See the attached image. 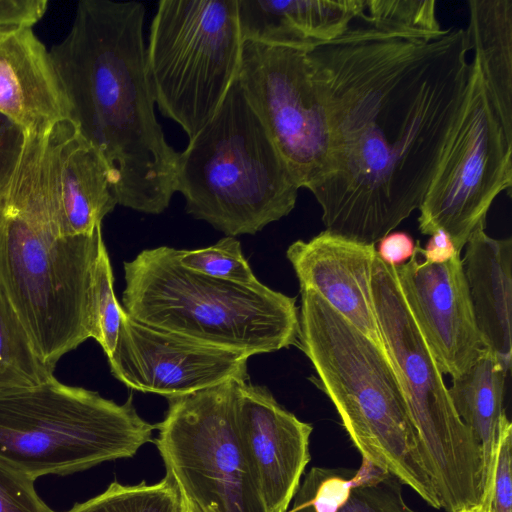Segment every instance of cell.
<instances>
[{
    "instance_id": "obj_20",
    "label": "cell",
    "mask_w": 512,
    "mask_h": 512,
    "mask_svg": "<svg viewBox=\"0 0 512 512\" xmlns=\"http://www.w3.org/2000/svg\"><path fill=\"white\" fill-rule=\"evenodd\" d=\"M479 227L462 260L474 319L487 348L509 368L512 358V239H496Z\"/></svg>"
},
{
    "instance_id": "obj_35",
    "label": "cell",
    "mask_w": 512,
    "mask_h": 512,
    "mask_svg": "<svg viewBox=\"0 0 512 512\" xmlns=\"http://www.w3.org/2000/svg\"><path fill=\"white\" fill-rule=\"evenodd\" d=\"M181 494V493H180ZM182 512H202L200 508L189 498L181 494Z\"/></svg>"
},
{
    "instance_id": "obj_14",
    "label": "cell",
    "mask_w": 512,
    "mask_h": 512,
    "mask_svg": "<svg viewBox=\"0 0 512 512\" xmlns=\"http://www.w3.org/2000/svg\"><path fill=\"white\" fill-rule=\"evenodd\" d=\"M239 445L267 512H286L311 460L313 426L281 406L268 389L237 384Z\"/></svg>"
},
{
    "instance_id": "obj_16",
    "label": "cell",
    "mask_w": 512,
    "mask_h": 512,
    "mask_svg": "<svg viewBox=\"0 0 512 512\" xmlns=\"http://www.w3.org/2000/svg\"><path fill=\"white\" fill-rule=\"evenodd\" d=\"M300 288L317 293L338 314L385 350L372 294L375 245L326 230L286 251Z\"/></svg>"
},
{
    "instance_id": "obj_3",
    "label": "cell",
    "mask_w": 512,
    "mask_h": 512,
    "mask_svg": "<svg viewBox=\"0 0 512 512\" xmlns=\"http://www.w3.org/2000/svg\"><path fill=\"white\" fill-rule=\"evenodd\" d=\"M0 203V282L40 358L55 368L64 354L90 338L101 225L89 235H62L49 134H26Z\"/></svg>"
},
{
    "instance_id": "obj_36",
    "label": "cell",
    "mask_w": 512,
    "mask_h": 512,
    "mask_svg": "<svg viewBox=\"0 0 512 512\" xmlns=\"http://www.w3.org/2000/svg\"><path fill=\"white\" fill-rule=\"evenodd\" d=\"M459 512H486V511L478 505V506H475V507H472L469 509L461 510Z\"/></svg>"
},
{
    "instance_id": "obj_5",
    "label": "cell",
    "mask_w": 512,
    "mask_h": 512,
    "mask_svg": "<svg viewBox=\"0 0 512 512\" xmlns=\"http://www.w3.org/2000/svg\"><path fill=\"white\" fill-rule=\"evenodd\" d=\"M161 246L124 263V311L132 318L249 357L298 345L296 298L260 281L245 285L183 267Z\"/></svg>"
},
{
    "instance_id": "obj_33",
    "label": "cell",
    "mask_w": 512,
    "mask_h": 512,
    "mask_svg": "<svg viewBox=\"0 0 512 512\" xmlns=\"http://www.w3.org/2000/svg\"><path fill=\"white\" fill-rule=\"evenodd\" d=\"M418 241L405 231H391L376 244L377 256L387 265L399 267L415 254Z\"/></svg>"
},
{
    "instance_id": "obj_37",
    "label": "cell",
    "mask_w": 512,
    "mask_h": 512,
    "mask_svg": "<svg viewBox=\"0 0 512 512\" xmlns=\"http://www.w3.org/2000/svg\"><path fill=\"white\" fill-rule=\"evenodd\" d=\"M2 223H3V212H2V207H1V203H0V228L2 226Z\"/></svg>"
},
{
    "instance_id": "obj_25",
    "label": "cell",
    "mask_w": 512,
    "mask_h": 512,
    "mask_svg": "<svg viewBox=\"0 0 512 512\" xmlns=\"http://www.w3.org/2000/svg\"><path fill=\"white\" fill-rule=\"evenodd\" d=\"M66 512H182L181 494L169 476L158 483L137 485L112 482L101 494L75 504Z\"/></svg>"
},
{
    "instance_id": "obj_10",
    "label": "cell",
    "mask_w": 512,
    "mask_h": 512,
    "mask_svg": "<svg viewBox=\"0 0 512 512\" xmlns=\"http://www.w3.org/2000/svg\"><path fill=\"white\" fill-rule=\"evenodd\" d=\"M512 187V123L507 121L477 64L436 173L419 207L418 227L446 231L461 254L488 211Z\"/></svg>"
},
{
    "instance_id": "obj_17",
    "label": "cell",
    "mask_w": 512,
    "mask_h": 512,
    "mask_svg": "<svg viewBox=\"0 0 512 512\" xmlns=\"http://www.w3.org/2000/svg\"><path fill=\"white\" fill-rule=\"evenodd\" d=\"M0 112L28 134L44 135L71 121L50 51L32 28L0 32Z\"/></svg>"
},
{
    "instance_id": "obj_4",
    "label": "cell",
    "mask_w": 512,
    "mask_h": 512,
    "mask_svg": "<svg viewBox=\"0 0 512 512\" xmlns=\"http://www.w3.org/2000/svg\"><path fill=\"white\" fill-rule=\"evenodd\" d=\"M298 345L313 382L334 405L365 461L390 473L429 506L441 504L392 361L317 293L300 288Z\"/></svg>"
},
{
    "instance_id": "obj_7",
    "label": "cell",
    "mask_w": 512,
    "mask_h": 512,
    "mask_svg": "<svg viewBox=\"0 0 512 512\" xmlns=\"http://www.w3.org/2000/svg\"><path fill=\"white\" fill-rule=\"evenodd\" d=\"M155 429L124 404L59 382L0 393V462L36 480L130 458Z\"/></svg>"
},
{
    "instance_id": "obj_24",
    "label": "cell",
    "mask_w": 512,
    "mask_h": 512,
    "mask_svg": "<svg viewBox=\"0 0 512 512\" xmlns=\"http://www.w3.org/2000/svg\"><path fill=\"white\" fill-rule=\"evenodd\" d=\"M0 282V393L25 390L54 377Z\"/></svg>"
},
{
    "instance_id": "obj_12",
    "label": "cell",
    "mask_w": 512,
    "mask_h": 512,
    "mask_svg": "<svg viewBox=\"0 0 512 512\" xmlns=\"http://www.w3.org/2000/svg\"><path fill=\"white\" fill-rule=\"evenodd\" d=\"M238 81L299 188L327 172L330 127L308 50L243 40Z\"/></svg>"
},
{
    "instance_id": "obj_22",
    "label": "cell",
    "mask_w": 512,
    "mask_h": 512,
    "mask_svg": "<svg viewBox=\"0 0 512 512\" xmlns=\"http://www.w3.org/2000/svg\"><path fill=\"white\" fill-rule=\"evenodd\" d=\"M509 370L487 349L466 371L451 378L448 388L458 416L482 448L484 489L491 472L500 419L506 413L503 403Z\"/></svg>"
},
{
    "instance_id": "obj_34",
    "label": "cell",
    "mask_w": 512,
    "mask_h": 512,
    "mask_svg": "<svg viewBox=\"0 0 512 512\" xmlns=\"http://www.w3.org/2000/svg\"><path fill=\"white\" fill-rule=\"evenodd\" d=\"M423 261L431 264H441L449 261L458 253L450 235L443 229L434 231L424 248L418 247Z\"/></svg>"
},
{
    "instance_id": "obj_32",
    "label": "cell",
    "mask_w": 512,
    "mask_h": 512,
    "mask_svg": "<svg viewBox=\"0 0 512 512\" xmlns=\"http://www.w3.org/2000/svg\"><path fill=\"white\" fill-rule=\"evenodd\" d=\"M47 5L45 0H0V32L32 28Z\"/></svg>"
},
{
    "instance_id": "obj_27",
    "label": "cell",
    "mask_w": 512,
    "mask_h": 512,
    "mask_svg": "<svg viewBox=\"0 0 512 512\" xmlns=\"http://www.w3.org/2000/svg\"><path fill=\"white\" fill-rule=\"evenodd\" d=\"M178 259L183 267L215 279L245 285L259 282L235 237L226 236L207 248L179 250Z\"/></svg>"
},
{
    "instance_id": "obj_19",
    "label": "cell",
    "mask_w": 512,
    "mask_h": 512,
    "mask_svg": "<svg viewBox=\"0 0 512 512\" xmlns=\"http://www.w3.org/2000/svg\"><path fill=\"white\" fill-rule=\"evenodd\" d=\"M365 0H237L243 40L310 50L342 35Z\"/></svg>"
},
{
    "instance_id": "obj_15",
    "label": "cell",
    "mask_w": 512,
    "mask_h": 512,
    "mask_svg": "<svg viewBox=\"0 0 512 512\" xmlns=\"http://www.w3.org/2000/svg\"><path fill=\"white\" fill-rule=\"evenodd\" d=\"M419 245L407 263L395 267L397 278L440 371L454 378L488 348L474 319L461 254L426 263L419 260Z\"/></svg>"
},
{
    "instance_id": "obj_11",
    "label": "cell",
    "mask_w": 512,
    "mask_h": 512,
    "mask_svg": "<svg viewBox=\"0 0 512 512\" xmlns=\"http://www.w3.org/2000/svg\"><path fill=\"white\" fill-rule=\"evenodd\" d=\"M239 381L168 398L165 418L155 426L166 474L202 512H267L237 436Z\"/></svg>"
},
{
    "instance_id": "obj_13",
    "label": "cell",
    "mask_w": 512,
    "mask_h": 512,
    "mask_svg": "<svg viewBox=\"0 0 512 512\" xmlns=\"http://www.w3.org/2000/svg\"><path fill=\"white\" fill-rule=\"evenodd\" d=\"M248 358L244 352L151 326L125 312L108 362L113 376L129 388L168 399L231 379L246 381Z\"/></svg>"
},
{
    "instance_id": "obj_9",
    "label": "cell",
    "mask_w": 512,
    "mask_h": 512,
    "mask_svg": "<svg viewBox=\"0 0 512 512\" xmlns=\"http://www.w3.org/2000/svg\"><path fill=\"white\" fill-rule=\"evenodd\" d=\"M237 0H162L151 23L146 69L155 104L189 140L213 117L236 80Z\"/></svg>"
},
{
    "instance_id": "obj_26",
    "label": "cell",
    "mask_w": 512,
    "mask_h": 512,
    "mask_svg": "<svg viewBox=\"0 0 512 512\" xmlns=\"http://www.w3.org/2000/svg\"><path fill=\"white\" fill-rule=\"evenodd\" d=\"M110 258L103 243L96 261L90 306V338L95 339L107 358L111 357L119 336L124 309L113 289Z\"/></svg>"
},
{
    "instance_id": "obj_6",
    "label": "cell",
    "mask_w": 512,
    "mask_h": 512,
    "mask_svg": "<svg viewBox=\"0 0 512 512\" xmlns=\"http://www.w3.org/2000/svg\"><path fill=\"white\" fill-rule=\"evenodd\" d=\"M299 189L236 78L178 154L187 213L228 237L255 234L294 209Z\"/></svg>"
},
{
    "instance_id": "obj_1",
    "label": "cell",
    "mask_w": 512,
    "mask_h": 512,
    "mask_svg": "<svg viewBox=\"0 0 512 512\" xmlns=\"http://www.w3.org/2000/svg\"><path fill=\"white\" fill-rule=\"evenodd\" d=\"M308 50L330 127V157L310 190L325 230L375 245L419 209L470 74L463 28H380L363 15Z\"/></svg>"
},
{
    "instance_id": "obj_23",
    "label": "cell",
    "mask_w": 512,
    "mask_h": 512,
    "mask_svg": "<svg viewBox=\"0 0 512 512\" xmlns=\"http://www.w3.org/2000/svg\"><path fill=\"white\" fill-rule=\"evenodd\" d=\"M465 29L472 60L512 122V0H470Z\"/></svg>"
},
{
    "instance_id": "obj_18",
    "label": "cell",
    "mask_w": 512,
    "mask_h": 512,
    "mask_svg": "<svg viewBox=\"0 0 512 512\" xmlns=\"http://www.w3.org/2000/svg\"><path fill=\"white\" fill-rule=\"evenodd\" d=\"M53 135L61 233L92 234L118 205L108 167L72 121L58 124Z\"/></svg>"
},
{
    "instance_id": "obj_31",
    "label": "cell",
    "mask_w": 512,
    "mask_h": 512,
    "mask_svg": "<svg viewBox=\"0 0 512 512\" xmlns=\"http://www.w3.org/2000/svg\"><path fill=\"white\" fill-rule=\"evenodd\" d=\"M24 142V130L0 112V199L19 161Z\"/></svg>"
},
{
    "instance_id": "obj_2",
    "label": "cell",
    "mask_w": 512,
    "mask_h": 512,
    "mask_svg": "<svg viewBox=\"0 0 512 512\" xmlns=\"http://www.w3.org/2000/svg\"><path fill=\"white\" fill-rule=\"evenodd\" d=\"M144 17L137 1H80L50 55L71 121L103 157L118 205L160 214L176 192L179 152L156 119Z\"/></svg>"
},
{
    "instance_id": "obj_29",
    "label": "cell",
    "mask_w": 512,
    "mask_h": 512,
    "mask_svg": "<svg viewBox=\"0 0 512 512\" xmlns=\"http://www.w3.org/2000/svg\"><path fill=\"white\" fill-rule=\"evenodd\" d=\"M479 506L486 512H512V423L506 413L500 419L491 472Z\"/></svg>"
},
{
    "instance_id": "obj_8",
    "label": "cell",
    "mask_w": 512,
    "mask_h": 512,
    "mask_svg": "<svg viewBox=\"0 0 512 512\" xmlns=\"http://www.w3.org/2000/svg\"><path fill=\"white\" fill-rule=\"evenodd\" d=\"M372 294L385 350L399 379L441 508L459 512L478 506L484 490L482 448L453 406L395 267L378 256Z\"/></svg>"
},
{
    "instance_id": "obj_28",
    "label": "cell",
    "mask_w": 512,
    "mask_h": 512,
    "mask_svg": "<svg viewBox=\"0 0 512 512\" xmlns=\"http://www.w3.org/2000/svg\"><path fill=\"white\" fill-rule=\"evenodd\" d=\"M363 15L370 23L388 30L428 35L443 30L435 0H365Z\"/></svg>"
},
{
    "instance_id": "obj_21",
    "label": "cell",
    "mask_w": 512,
    "mask_h": 512,
    "mask_svg": "<svg viewBox=\"0 0 512 512\" xmlns=\"http://www.w3.org/2000/svg\"><path fill=\"white\" fill-rule=\"evenodd\" d=\"M402 485L365 461L359 469L312 467L286 512H417Z\"/></svg>"
},
{
    "instance_id": "obj_30",
    "label": "cell",
    "mask_w": 512,
    "mask_h": 512,
    "mask_svg": "<svg viewBox=\"0 0 512 512\" xmlns=\"http://www.w3.org/2000/svg\"><path fill=\"white\" fill-rule=\"evenodd\" d=\"M34 483L0 462V512H56L40 498Z\"/></svg>"
}]
</instances>
